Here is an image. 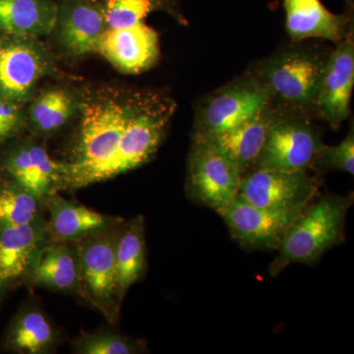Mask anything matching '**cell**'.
Returning <instances> with one entry per match:
<instances>
[{
	"mask_svg": "<svg viewBox=\"0 0 354 354\" xmlns=\"http://www.w3.org/2000/svg\"><path fill=\"white\" fill-rule=\"evenodd\" d=\"M78 127L66 165V189L106 181L167 94L153 88L104 85L80 93Z\"/></svg>",
	"mask_w": 354,
	"mask_h": 354,
	"instance_id": "cell-1",
	"label": "cell"
},
{
	"mask_svg": "<svg viewBox=\"0 0 354 354\" xmlns=\"http://www.w3.org/2000/svg\"><path fill=\"white\" fill-rule=\"evenodd\" d=\"M330 53L315 44L292 41L248 71L268 88L274 106L311 118Z\"/></svg>",
	"mask_w": 354,
	"mask_h": 354,
	"instance_id": "cell-2",
	"label": "cell"
},
{
	"mask_svg": "<svg viewBox=\"0 0 354 354\" xmlns=\"http://www.w3.org/2000/svg\"><path fill=\"white\" fill-rule=\"evenodd\" d=\"M353 193L346 196L323 195L312 202L293 221L270 266V274L278 276L292 264L313 265L344 239L348 209Z\"/></svg>",
	"mask_w": 354,
	"mask_h": 354,
	"instance_id": "cell-3",
	"label": "cell"
},
{
	"mask_svg": "<svg viewBox=\"0 0 354 354\" xmlns=\"http://www.w3.org/2000/svg\"><path fill=\"white\" fill-rule=\"evenodd\" d=\"M271 102L268 88L252 73L245 72L198 104L193 138H208L232 129Z\"/></svg>",
	"mask_w": 354,
	"mask_h": 354,
	"instance_id": "cell-4",
	"label": "cell"
},
{
	"mask_svg": "<svg viewBox=\"0 0 354 354\" xmlns=\"http://www.w3.org/2000/svg\"><path fill=\"white\" fill-rule=\"evenodd\" d=\"M62 76L53 51L37 37H4L0 48V93L27 104L39 83Z\"/></svg>",
	"mask_w": 354,
	"mask_h": 354,
	"instance_id": "cell-5",
	"label": "cell"
},
{
	"mask_svg": "<svg viewBox=\"0 0 354 354\" xmlns=\"http://www.w3.org/2000/svg\"><path fill=\"white\" fill-rule=\"evenodd\" d=\"M324 145L310 116L281 109L252 169L307 171Z\"/></svg>",
	"mask_w": 354,
	"mask_h": 354,
	"instance_id": "cell-6",
	"label": "cell"
},
{
	"mask_svg": "<svg viewBox=\"0 0 354 354\" xmlns=\"http://www.w3.org/2000/svg\"><path fill=\"white\" fill-rule=\"evenodd\" d=\"M241 177L237 165L218 147L193 138L185 186L191 201L216 212L237 197Z\"/></svg>",
	"mask_w": 354,
	"mask_h": 354,
	"instance_id": "cell-7",
	"label": "cell"
},
{
	"mask_svg": "<svg viewBox=\"0 0 354 354\" xmlns=\"http://www.w3.org/2000/svg\"><path fill=\"white\" fill-rule=\"evenodd\" d=\"M120 225L74 242L80 272V297L102 312L111 323L118 321L120 311L115 293L114 264V249Z\"/></svg>",
	"mask_w": 354,
	"mask_h": 354,
	"instance_id": "cell-8",
	"label": "cell"
},
{
	"mask_svg": "<svg viewBox=\"0 0 354 354\" xmlns=\"http://www.w3.org/2000/svg\"><path fill=\"white\" fill-rule=\"evenodd\" d=\"M0 171L44 203L66 190V165L55 160L46 147L32 138L13 139L2 147Z\"/></svg>",
	"mask_w": 354,
	"mask_h": 354,
	"instance_id": "cell-9",
	"label": "cell"
},
{
	"mask_svg": "<svg viewBox=\"0 0 354 354\" xmlns=\"http://www.w3.org/2000/svg\"><path fill=\"white\" fill-rule=\"evenodd\" d=\"M319 186V179L305 171L255 169L242 176L237 196L261 208L305 209L315 199Z\"/></svg>",
	"mask_w": 354,
	"mask_h": 354,
	"instance_id": "cell-10",
	"label": "cell"
},
{
	"mask_svg": "<svg viewBox=\"0 0 354 354\" xmlns=\"http://www.w3.org/2000/svg\"><path fill=\"white\" fill-rule=\"evenodd\" d=\"M304 209L261 208L237 196L216 213L242 246L254 250H278L293 221Z\"/></svg>",
	"mask_w": 354,
	"mask_h": 354,
	"instance_id": "cell-11",
	"label": "cell"
},
{
	"mask_svg": "<svg viewBox=\"0 0 354 354\" xmlns=\"http://www.w3.org/2000/svg\"><path fill=\"white\" fill-rule=\"evenodd\" d=\"M354 85L353 27L335 50H330L322 83L317 97L315 115L334 130L351 115Z\"/></svg>",
	"mask_w": 354,
	"mask_h": 354,
	"instance_id": "cell-12",
	"label": "cell"
},
{
	"mask_svg": "<svg viewBox=\"0 0 354 354\" xmlns=\"http://www.w3.org/2000/svg\"><path fill=\"white\" fill-rule=\"evenodd\" d=\"M55 35L60 50L78 57L97 53L104 31V15L95 0H57Z\"/></svg>",
	"mask_w": 354,
	"mask_h": 354,
	"instance_id": "cell-13",
	"label": "cell"
},
{
	"mask_svg": "<svg viewBox=\"0 0 354 354\" xmlns=\"http://www.w3.org/2000/svg\"><path fill=\"white\" fill-rule=\"evenodd\" d=\"M50 241L43 216L30 225L0 227V290L25 283L39 249Z\"/></svg>",
	"mask_w": 354,
	"mask_h": 354,
	"instance_id": "cell-14",
	"label": "cell"
},
{
	"mask_svg": "<svg viewBox=\"0 0 354 354\" xmlns=\"http://www.w3.org/2000/svg\"><path fill=\"white\" fill-rule=\"evenodd\" d=\"M286 12V29L291 41L309 39H325L337 44L353 27V6L346 0L344 13L335 14L320 0H283Z\"/></svg>",
	"mask_w": 354,
	"mask_h": 354,
	"instance_id": "cell-15",
	"label": "cell"
},
{
	"mask_svg": "<svg viewBox=\"0 0 354 354\" xmlns=\"http://www.w3.org/2000/svg\"><path fill=\"white\" fill-rule=\"evenodd\" d=\"M104 19L102 35L158 36L147 19L156 12L171 15L179 24L187 26L180 0H95Z\"/></svg>",
	"mask_w": 354,
	"mask_h": 354,
	"instance_id": "cell-16",
	"label": "cell"
},
{
	"mask_svg": "<svg viewBox=\"0 0 354 354\" xmlns=\"http://www.w3.org/2000/svg\"><path fill=\"white\" fill-rule=\"evenodd\" d=\"M50 213L46 221L50 241L77 242L120 225L122 218L104 215L60 196L50 195L44 203Z\"/></svg>",
	"mask_w": 354,
	"mask_h": 354,
	"instance_id": "cell-17",
	"label": "cell"
},
{
	"mask_svg": "<svg viewBox=\"0 0 354 354\" xmlns=\"http://www.w3.org/2000/svg\"><path fill=\"white\" fill-rule=\"evenodd\" d=\"M281 109L270 102L259 113L232 129L206 139L218 147L239 167L242 176L251 171L259 157L272 121Z\"/></svg>",
	"mask_w": 354,
	"mask_h": 354,
	"instance_id": "cell-18",
	"label": "cell"
},
{
	"mask_svg": "<svg viewBox=\"0 0 354 354\" xmlns=\"http://www.w3.org/2000/svg\"><path fill=\"white\" fill-rule=\"evenodd\" d=\"M25 283L81 295L75 243L55 241L46 242L39 249Z\"/></svg>",
	"mask_w": 354,
	"mask_h": 354,
	"instance_id": "cell-19",
	"label": "cell"
},
{
	"mask_svg": "<svg viewBox=\"0 0 354 354\" xmlns=\"http://www.w3.org/2000/svg\"><path fill=\"white\" fill-rule=\"evenodd\" d=\"M81 94L64 86H50L35 93L28 102L26 128L32 136H50L78 115Z\"/></svg>",
	"mask_w": 354,
	"mask_h": 354,
	"instance_id": "cell-20",
	"label": "cell"
},
{
	"mask_svg": "<svg viewBox=\"0 0 354 354\" xmlns=\"http://www.w3.org/2000/svg\"><path fill=\"white\" fill-rule=\"evenodd\" d=\"M115 293L118 304L146 271L145 218L137 216L118 225L114 249Z\"/></svg>",
	"mask_w": 354,
	"mask_h": 354,
	"instance_id": "cell-21",
	"label": "cell"
},
{
	"mask_svg": "<svg viewBox=\"0 0 354 354\" xmlns=\"http://www.w3.org/2000/svg\"><path fill=\"white\" fill-rule=\"evenodd\" d=\"M57 0H0V35L37 37L53 34Z\"/></svg>",
	"mask_w": 354,
	"mask_h": 354,
	"instance_id": "cell-22",
	"label": "cell"
},
{
	"mask_svg": "<svg viewBox=\"0 0 354 354\" xmlns=\"http://www.w3.org/2000/svg\"><path fill=\"white\" fill-rule=\"evenodd\" d=\"M57 342V330L46 314L34 305H27L13 317L2 346L14 353L46 354L55 348Z\"/></svg>",
	"mask_w": 354,
	"mask_h": 354,
	"instance_id": "cell-23",
	"label": "cell"
},
{
	"mask_svg": "<svg viewBox=\"0 0 354 354\" xmlns=\"http://www.w3.org/2000/svg\"><path fill=\"white\" fill-rule=\"evenodd\" d=\"M43 209L38 198L0 171V227L30 225Z\"/></svg>",
	"mask_w": 354,
	"mask_h": 354,
	"instance_id": "cell-24",
	"label": "cell"
},
{
	"mask_svg": "<svg viewBox=\"0 0 354 354\" xmlns=\"http://www.w3.org/2000/svg\"><path fill=\"white\" fill-rule=\"evenodd\" d=\"M146 344L113 332L86 333L72 344L79 354H136L145 353Z\"/></svg>",
	"mask_w": 354,
	"mask_h": 354,
	"instance_id": "cell-25",
	"label": "cell"
},
{
	"mask_svg": "<svg viewBox=\"0 0 354 354\" xmlns=\"http://www.w3.org/2000/svg\"><path fill=\"white\" fill-rule=\"evenodd\" d=\"M312 169L318 171H339L354 174V128L346 138L335 146L324 145L317 153Z\"/></svg>",
	"mask_w": 354,
	"mask_h": 354,
	"instance_id": "cell-26",
	"label": "cell"
},
{
	"mask_svg": "<svg viewBox=\"0 0 354 354\" xmlns=\"http://www.w3.org/2000/svg\"><path fill=\"white\" fill-rule=\"evenodd\" d=\"M25 128V104L0 93V149L17 138Z\"/></svg>",
	"mask_w": 354,
	"mask_h": 354,
	"instance_id": "cell-27",
	"label": "cell"
},
{
	"mask_svg": "<svg viewBox=\"0 0 354 354\" xmlns=\"http://www.w3.org/2000/svg\"><path fill=\"white\" fill-rule=\"evenodd\" d=\"M3 39L4 36H2V35H0V48H1V44L3 43Z\"/></svg>",
	"mask_w": 354,
	"mask_h": 354,
	"instance_id": "cell-28",
	"label": "cell"
},
{
	"mask_svg": "<svg viewBox=\"0 0 354 354\" xmlns=\"http://www.w3.org/2000/svg\"><path fill=\"white\" fill-rule=\"evenodd\" d=\"M6 295V292H3V291L0 290V301H1V298L3 297V295Z\"/></svg>",
	"mask_w": 354,
	"mask_h": 354,
	"instance_id": "cell-29",
	"label": "cell"
}]
</instances>
